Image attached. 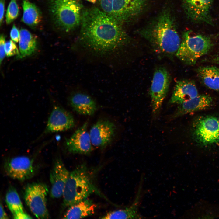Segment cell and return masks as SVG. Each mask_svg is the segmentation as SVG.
Segmentation results:
<instances>
[{"mask_svg":"<svg viewBox=\"0 0 219 219\" xmlns=\"http://www.w3.org/2000/svg\"><path fill=\"white\" fill-rule=\"evenodd\" d=\"M142 180L133 202L123 209L110 211L102 216L101 219H139L142 216L139 211V207L142 197Z\"/></svg>","mask_w":219,"mask_h":219,"instance_id":"cell-17","label":"cell"},{"mask_svg":"<svg viewBox=\"0 0 219 219\" xmlns=\"http://www.w3.org/2000/svg\"><path fill=\"white\" fill-rule=\"evenodd\" d=\"M88 1L92 3H95L96 2V0H87Z\"/></svg>","mask_w":219,"mask_h":219,"instance_id":"cell-33","label":"cell"},{"mask_svg":"<svg viewBox=\"0 0 219 219\" xmlns=\"http://www.w3.org/2000/svg\"><path fill=\"white\" fill-rule=\"evenodd\" d=\"M142 34L156 51L168 55L176 54L181 41L168 11L162 12L152 26Z\"/></svg>","mask_w":219,"mask_h":219,"instance_id":"cell-2","label":"cell"},{"mask_svg":"<svg viewBox=\"0 0 219 219\" xmlns=\"http://www.w3.org/2000/svg\"><path fill=\"white\" fill-rule=\"evenodd\" d=\"M64 218L81 219L93 214L97 205L88 198L69 206Z\"/></svg>","mask_w":219,"mask_h":219,"instance_id":"cell-20","label":"cell"},{"mask_svg":"<svg viewBox=\"0 0 219 219\" xmlns=\"http://www.w3.org/2000/svg\"><path fill=\"white\" fill-rule=\"evenodd\" d=\"M80 26V43L98 56L113 55L129 41L122 23L97 7L83 10Z\"/></svg>","mask_w":219,"mask_h":219,"instance_id":"cell-1","label":"cell"},{"mask_svg":"<svg viewBox=\"0 0 219 219\" xmlns=\"http://www.w3.org/2000/svg\"><path fill=\"white\" fill-rule=\"evenodd\" d=\"M5 50L6 55L8 57L14 55L18 56L19 52L16 45L12 40H10L5 43Z\"/></svg>","mask_w":219,"mask_h":219,"instance_id":"cell-26","label":"cell"},{"mask_svg":"<svg viewBox=\"0 0 219 219\" xmlns=\"http://www.w3.org/2000/svg\"><path fill=\"white\" fill-rule=\"evenodd\" d=\"M0 219H8L9 217L8 216L6 213V212L4 210L3 208V207L2 204L1 203H0Z\"/></svg>","mask_w":219,"mask_h":219,"instance_id":"cell-31","label":"cell"},{"mask_svg":"<svg viewBox=\"0 0 219 219\" xmlns=\"http://www.w3.org/2000/svg\"><path fill=\"white\" fill-rule=\"evenodd\" d=\"M7 205L12 214L23 210V207L17 191L13 188H10L5 195Z\"/></svg>","mask_w":219,"mask_h":219,"instance_id":"cell-24","label":"cell"},{"mask_svg":"<svg viewBox=\"0 0 219 219\" xmlns=\"http://www.w3.org/2000/svg\"><path fill=\"white\" fill-rule=\"evenodd\" d=\"M54 23L61 29L69 32L80 24L82 6L80 0H48Z\"/></svg>","mask_w":219,"mask_h":219,"instance_id":"cell-4","label":"cell"},{"mask_svg":"<svg viewBox=\"0 0 219 219\" xmlns=\"http://www.w3.org/2000/svg\"><path fill=\"white\" fill-rule=\"evenodd\" d=\"M212 45L209 37L188 30L183 34L180 46L176 55L185 63L193 65L209 52Z\"/></svg>","mask_w":219,"mask_h":219,"instance_id":"cell-5","label":"cell"},{"mask_svg":"<svg viewBox=\"0 0 219 219\" xmlns=\"http://www.w3.org/2000/svg\"><path fill=\"white\" fill-rule=\"evenodd\" d=\"M4 168L8 176L21 181L31 178L35 171L32 159L25 156L8 159L5 163Z\"/></svg>","mask_w":219,"mask_h":219,"instance_id":"cell-11","label":"cell"},{"mask_svg":"<svg viewBox=\"0 0 219 219\" xmlns=\"http://www.w3.org/2000/svg\"><path fill=\"white\" fill-rule=\"evenodd\" d=\"M10 36L12 40L14 42H18L19 40L20 32L14 24L11 30Z\"/></svg>","mask_w":219,"mask_h":219,"instance_id":"cell-28","label":"cell"},{"mask_svg":"<svg viewBox=\"0 0 219 219\" xmlns=\"http://www.w3.org/2000/svg\"><path fill=\"white\" fill-rule=\"evenodd\" d=\"M193 134L196 142L207 147L219 144V117L213 116L200 117L194 122Z\"/></svg>","mask_w":219,"mask_h":219,"instance_id":"cell-6","label":"cell"},{"mask_svg":"<svg viewBox=\"0 0 219 219\" xmlns=\"http://www.w3.org/2000/svg\"><path fill=\"white\" fill-rule=\"evenodd\" d=\"M36 37L29 31L21 29L20 31L19 43V54L18 58H22L31 55L36 48Z\"/></svg>","mask_w":219,"mask_h":219,"instance_id":"cell-22","label":"cell"},{"mask_svg":"<svg viewBox=\"0 0 219 219\" xmlns=\"http://www.w3.org/2000/svg\"><path fill=\"white\" fill-rule=\"evenodd\" d=\"M213 100L209 95H198L196 97L179 104L171 116L174 119L189 113L206 109L213 104Z\"/></svg>","mask_w":219,"mask_h":219,"instance_id":"cell-16","label":"cell"},{"mask_svg":"<svg viewBox=\"0 0 219 219\" xmlns=\"http://www.w3.org/2000/svg\"><path fill=\"white\" fill-rule=\"evenodd\" d=\"M195 83L192 81L182 80L177 81L169 101L171 104H179L198 95Z\"/></svg>","mask_w":219,"mask_h":219,"instance_id":"cell-19","label":"cell"},{"mask_svg":"<svg viewBox=\"0 0 219 219\" xmlns=\"http://www.w3.org/2000/svg\"><path fill=\"white\" fill-rule=\"evenodd\" d=\"M116 127L111 121L105 119L98 120L91 127L89 134L93 146L103 149L113 141Z\"/></svg>","mask_w":219,"mask_h":219,"instance_id":"cell-12","label":"cell"},{"mask_svg":"<svg viewBox=\"0 0 219 219\" xmlns=\"http://www.w3.org/2000/svg\"><path fill=\"white\" fill-rule=\"evenodd\" d=\"M70 172L60 159L55 161L50 175L52 198H58L62 196Z\"/></svg>","mask_w":219,"mask_h":219,"instance_id":"cell-15","label":"cell"},{"mask_svg":"<svg viewBox=\"0 0 219 219\" xmlns=\"http://www.w3.org/2000/svg\"><path fill=\"white\" fill-rule=\"evenodd\" d=\"M22 6V21L32 27L38 25L41 20V14L38 8L28 0H23Z\"/></svg>","mask_w":219,"mask_h":219,"instance_id":"cell-23","label":"cell"},{"mask_svg":"<svg viewBox=\"0 0 219 219\" xmlns=\"http://www.w3.org/2000/svg\"><path fill=\"white\" fill-rule=\"evenodd\" d=\"M48 188L45 184L33 183L25 189L24 198L25 203L31 212L37 218H48L47 196Z\"/></svg>","mask_w":219,"mask_h":219,"instance_id":"cell-8","label":"cell"},{"mask_svg":"<svg viewBox=\"0 0 219 219\" xmlns=\"http://www.w3.org/2000/svg\"><path fill=\"white\" fill-rule=\"evenodd\" d=\"M5 36L1 34L0 37V63L1 64L6 55L5 50Z\"/></svg>","mask_w":219,"mask_h":219,"instance_id":"cell-27","label":"cell"},{"mask_svg":"<svg viewBox=\"0 0 219 219\" xmlns=\"http://www.w3.org/2000/svg\"><path fill=\"white\" fill-rule=\"evenodd\" d=\"M69 103L74 111L82 115H92L97 109L95 100L90 95L84 92L74 93L69 97Z\"/></svg>","mask_w":219,"mask_h":219,"instance_id":"cell-18","label":"cell"},{"mask_svg":"<svg viewBox=\"0 0 219 219\" xmlns=\"http://www.w3.org/2000/svg\"><path fill=\"white\" fill-rule=\"evenodd\" d=\"M146 0H100L101 9L122 23L138 14Z\"/></svg>","mask_w":219,"mask_h":219,"instance_id":"cell-7","label":"cell"},{"mask_svg":"<svg viewBox=\"0 0 219 219\" xmlns=\"http://www.w3.org/2000/svg\"><path fill=\"white\" fill-rule=\"evenodd\" d=\"M14 218L16 219H31L32 217L24 210L18 211L12 214Z\"/></svg>","mask_w":219,"mask_h":219,"instance_id":"cell-29","label":"cell"},{"mask_svg":"<svg viewBox=\"0 0 219 219\" xmlns=\"http://www.w3.org/2000/svg\"><path fill=\"white\" fill-rule=\"evenodd\" d=\"M88 123L85 122L66 139L65 146L69 153L86 155L92 151L93 146L88 131Z\"/></svg>","mask_w":219,"mask_h":219,"instance_id":"cell-13","label":"cell"},{"mask_svg":"<svg viewBox=\"0 0 219 219\" xmlns=\"http://www.w3.org/2000/svg\"><path fill=\"white\" fill-rule=\"evenodd\" d=\"M89 170L82 164L70 172L62 195L65 206L69 207L93 194L104 197L94 184Z\"/></svg>","mask_w":219,"mask_h":219,"instance_id":"cell-3","label":"cell"},{"mask_svg":"<svg viewBox=\"0 0 219 219\" xmlns=\"http://www.w3.org/2000/svg\"><path fill=\"white\" fill-rule=\"evenodd\" d=\"M75 124L74 118L70 113L58 105H54L46 127L37 140L48 134L70 129L74 127Z\"/></svg>","mask_w":219,"mask_h":219,"instance_id":"cell-10","label":"cell"},{"mask_svg":"<svg viewBox=\"0 0 219 219\" xmlns=\"http://www.w3.org/2000/svg\"><path fill=\"white\" fill-rule=\"evenodd\" d=\"M213 61L215 63L219 64V54L214 58Z\"/></svg>","mask_w":219,"mask_h":219,"instance_id":"cell-32","label":"cell"},{"mask_svg":"<svg viewBox=\"0 0 219 219\" xmlns=\"http://www.w3.org/2000/svg\"><path fill=\"white\" fill-rule=\"evenodd\" d=\"M5 0H0V23L1 25L3 22L5 11Z\"/></svg>","mask_w":219,"mask_h":219,"instance_id":"cell-30","label":"cell"},{"mask_svg":"<svg viewBox=\"0 0 219 219\" xmlns=\"http://www.w3.org/2000/svg\"><path fill=\"white\" fill-rule=\"evenodd\" d=\"M214 0H183L188 16L195 22L212 25L210 10Z\"/></svg>","mask_w":219,"mask_h":219,"instance_id":"cell-14","label":"cell"},{"mask_svg":"<svg viewBox=\"0 0 219 219\" xmlns=\"http://www.w3.org/2000/svg\"><path fill=\"white\" fill-rule=\"evenodd\" d=\"M198 75L207 87L219 92V68L214 66H202L196 70Z\"/></svg>","mask_w":219,"mask_h":219,"instance_id":"cell-21","label":"cell"},{"mask_svg":"<svg viewBox=\"0 0 219 219\" xmlns=\"http://www.w3.org/2000/svg\"><path fill=\"white\" fill-rule=\"evenodd\" d=\"M19 10L16 0H11L6 14L7 24H9L16 19L19 14Z\"/></svg>","mask_w":219,"mask_h":219,"instance_id":"cell-25","label":"cell"},{"mask_svg":"<svg viewBox=\"0 0 219 219\" xmlns=\"http://www.w3.org/2000/svg\"><path fill=\"white\" fill-rule=\"evenodd\" d=\"M170 79L169 73L164 68H158L154 73L150 90L154 117H156L160 113L162 103L169 90Z\"/></svg>","mask_w":219,"mask_h":219,"instance_id":"cell-9","label":"cell"}]
</instances>
